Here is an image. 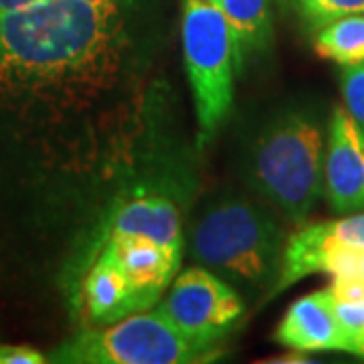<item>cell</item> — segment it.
I'll return each instance as SVG.
<instances>
[{
  "instance_id": "obj_12",
  "label": "cell",
  "mask_w": 364,
  "mask_h": 364,
  "mask_svg": "<svg viewBox=\"0 0 364 364\" xmlns=\"http://www.w3.org/2000/svg\"><path fill=\"white\" fill-rule=\"evenodd\" d=\"M299 28L312 37L318 28L344 14L364 13V0H279Z\"/></svg>"
},
{
  "instance_id": "obj_14",
  "label": "cell",
  "mask_w": 364,
  "mask_h": 364,
  "mask_svg": "<svg viewBox=\"0 0 364 364\" xmlns=\"http://www.w3.org/2000/svg\"><path fill=\"white\" fill-rule=\"evenodd\" d=\"M47 358L35 348L28 346H11L2 344L0 346V364H41Z\"/></svg>"
},
{
  "instance_id": "obj_15",
  "label": "cell",
  "mask_w": 364,
  "mask_h": 364,
  "mask_svg": "<svg viewBox=\"0 0 364 364\" xmlns=\"http://www.w3.org/2000/svg\"><path fill=\"white\" fill-rule=\"evenodd\" d=\"M33 2H39V0H0V14L2 13H13L18 9H25Z\"/></svg>"
},
{
  "instance_id": "obj_11",
  "label": "cell",
  "mask_w": 364,
  "mask_h": 364,
  "mask_svg": "<svg viewBox=\"0 0 364 364\" xmlns=\"http://www.w3.org/2000/svg\"><path fill=\"white\" fill-rule=\"evenodd\" d=\"M314 49L320 57L338 65L364 61V13L344 14L330 21L312 35Z\"/></svg>"
},
{
  "instance_id": "obj_3",
  "label": "cell",
  "mask_w": 364,
  "mask_h": 364,
  "mask_svg": "<svg viewBox=\"0 0 364 364\" xmlns=\"http://www.w3.org/2000/svg\"><path fill=\"white\" fill-rule=\"evenodd\" d=\"M282 217L257 196L223 191L186 221V253L249 304L263 306L282 272L287 233Z\"/></svg>"
},
{
  "instance_id": "obj_7",
  "label": "cell",
  "mask_w": 364,
  "mask_h": 364,
  "mask_svg": "<svg viewBox=\"0 0 364 364\" xmlns=\"http://www.w3.org/2000/svg\"><path fill=\"white\" fill-rule=\"evenodd\" d=\"M364 257V213H348L330 221L306 223L287 235L282 272L269 299L316 273L354 275ZM267 299V301H269Z\"/></svg>"
},
{
  "instance_id": "obj_4",
  "label": "cell",
  "mask_w": 364,
  "mask_h": 364,
  "mask_svg": "<svg viewBox=\"0 0 364 364\" xmlns=\"http://www.w3.org/2000/svg\"><path fill=\"white\" fill-rule=\"evenodd\" d=\"M182 61L193 91L196 148L215 140L235 97L233 37L217 0H184L181 16Z\"/></svg>"
},
{
  "instance_id": "obj_8",
  "label": "cell",
  "mask_w": 364,
  "mask_h": 364,
  "mask_svg": "<svg viewBox=\"0 0 364 364\" xmlns=\"http://www.w3.org/2000/svg\"><path fill=\"white\" fill-rule=\"evenodd\" d=\"M324 196L336 215L364 210V132L344 105H336L328 122Z\"/></svg>"
},
{
  "instance_id": "obj_1",
  "label": "cell",
  "mask_w": 364,
  "mask_h": 364,
  "mask_svg": "<svg viewBox=\"0 0 364 364\" xmlns=\"http://www.w3.org/2000/svg\"><path fill=\"white\" fill-rule=\"evenodd\" d=\"M176 162L162 152L124 188L91 251L87 269L122 289L130 314L156 306L186 253L188 188Z\"/></svg>"
},
{
  "instance_id": "obj_13",
  "label": "cell",
  "mask_w": 364,
  "mask_h": 364,
  "mask_svg": "<svg viewBox=\"0 0 364 364\" xmlns=\"http://www.w3.org/2000/svg\"><path fill=\"white\" fill-rule=\"evenodd\" d=\"M340 90L344 100V109L364 132V61L356 65H344L340 69Z\"/></svg>"
},
{
  "instance_id": "obj_6",
  "label": "cell",
  "mask_w": 364,
  "mask_h": 364,
  "mask_svg": "<svg viewBox=\"0 0 364 364\" xmlns=\"http://www.w3.org/2000/svg\"><path fill=\"white\" fill-rule=\"evenodd\" d=\"M154 308L186 340L221 344L243 320L247 301L231 284L195 263L178 272Z\"/></svg>"
},
{
  "instance_id": "obj_10",
  "label": "cell",
  "mask_w": 364,
  "mask_h": 364,
  "mask_svg": "<svg viewBox=\"0 0 364 364\" xmlns=\"http://www.w3.org/2000/svg\"><path fill=\"white\" fill-rule=\"evenodd\" d=\"M233 37L237 79L255 73L272 57L273 0H217Z\"/></svg>"
},
{
  "instance_id": "obj_2",
  "label": "cell",
  "mask_w": 364,
  "mask_h": 364,
  "mask_svg": "<svg viewBox=\"0 0 364 364\" xmlns=\"http://www.w3.org/2000/svg\"><path fill=\"white\" fill-rule=\"evenodd\" d=\"M326 136L320 109L291 100L251 119L239 138L241 181L289 225H306L324 195Z\"/></svg>"
},
{
  "instance_id": "obj_5",
  "label": "cell",
  "mask_w": 364,
  "mask_h": 364,
  "mask_svg": "<svg viewBox=\"0 0 364 364\" xmlns=\"http://www.w3.org/2000/svg\"><path fill=\"white\" fill-rule=\"evenodd\" d=\"M219 344H196L182 336L156 308L107 326H90L53 352L55 363L75 364H200L219 360Z\"/></svg>"
},
{
  "instance_id": "obj_9",
  "label": "cell",
  "mask_w": 364,
  "mask_h": 364,
  "mask_svg": "<svg viewBox=\"0 0 364 364\" xmlns=\"http://www.w3.org/2000/svg\"><path fill=\"white\" fill-rule=\"evenodd\" d=\"M273 338L298 352H346V338L332 308L330 289H318L294 301Z\"/></svg>"
}]
</instances>
